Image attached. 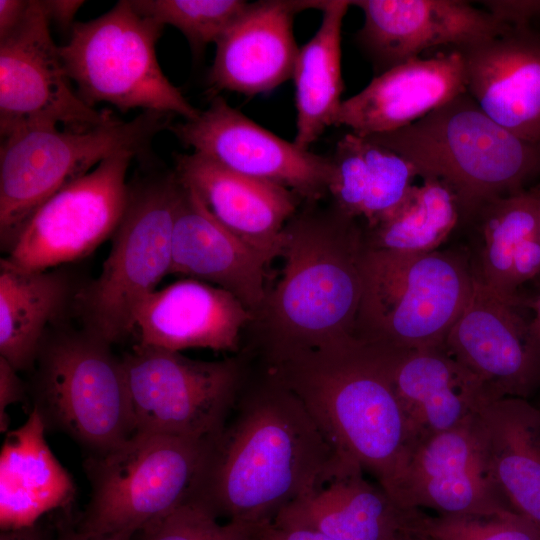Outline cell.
Returning <instances> with one entry per match:
<instances>
[{
    "mask_svg": "<svg viewBox=\"0 0 540 540\" xmlns=\"http://www.w3.org/2000/svg\"><path fill=\"white\" fill-rule=\"evenodd\" d=\"M131 4L140 15L177 28L196 56L216 44L249 5L242 0H131Z\"/></svg>",
    "mask_w": 540,
    "mask_h": 540,
    "instance_id": "1f68e13d",
    "label": "cell"
},
{
    "mask_svg": "<svg viewBox=\"0 0 540 540\" xmlns=\"http://www.w3.org/2000/svg\"><path fill=\"white\" fill-rule=\"evenodd\" d=\"M213 440L134 432L92 454L84 463L90 500L74 529L83 536L135 534L192 500Z\"/></svg>",
    "mask_w": 540,
    "mask_h": 540,
    "instance_id": "52a82bcc",
    "label": "cell"
},
{
    "mask_svg": "<svg viewBox=\"0 0 540 540\" xmlns=\"http://www.w3.org/2000/svg\"><path fill=\"white\" fill-rule=\"evenodd\" d=\"M361 137V136H360ZM368 168V195L362 220L368 227L393 210L419 176L405 157L369 137H361Z\"/></svg>",
    "mask_w": 540,
    "mask_h": 540,
    "instance_id": "d6a6232c",
    "label": "cell"
},
{
    "mask_svg": "<svg viewBox=\"0 0 540 540\" xmlns=\"http://www.w3.org/2000/svg\"><path fill=\"white\" fill-rule=\"evenodd\" d=\"M465 92L464 64L457 50L418 57L376 75L343 100L334 126L348 127L361 137L393 132Z\"/></svg>",
    "mask_w": 540,
    "mask_h": 540,
    "instance_id": "7402d4cb",
    "label": "cell"
},
{
    "mask_svg": "<svg viewBox=\"0 0 540 540\" xmlns=\"http://www.w3.org/2000/svg\"><path fill=\"white\" fill-rule=\"evenodd\" d=\"M477 417L416 444L398 485L399 504L439 515L511 511L489 474Z\"/></svg>",
    "mask_w": 540,
    "mask_h": 540,
    "instance_id": "e0dca14e",
    "label": "cell"
},
{
    "mask_svg": "<svg viewBox=\"0 0 540 540\" xmlns=\"http://www.w3.org/2000/svg\"><path fill=\"white\" fill-rule=\"evenodd\" d=\"M351 5L363 12L356 39L376 75L423 51L457 49L510 28L464 0H357Z\"/></svg>",
    "mask_w": 540,
    "mask_h": 540,
    "instance_id": "9a60e30c",
    "label": "cell"
},
{
    "mask_svg": "<svg viewBox=\"0 0 540 540\" xmlns=\"http://www.w3.org/2000/svg\"><path fill=\"white\" fill-rule=\"evenodd\" d=\"M526 308L530 309V328L533 335L540 342V292L533 297H526Z\"/></svg>",
    "mask_w": 540,
    "mask_h": 540,
    "instance_id": "ee69618b",
    "label": "cell"
},
{
    "mask_svg": "<svg viewBox=\"0 0 540 540\" xmlns=\"http://www.w3.org/2000/svg\"><path fill=\"white\" fill-rule=\"evenodd\" d=\"M321 1L267 0L249 3L216 43L210 87L247 96L269 92L293 76L299 48L294 15Z\"/></svg>",
    "mask_w": 540,
    "mask_h": 540,
    "instance_id": "44dd1931",
    "label": "cell"
},
{
    "mask_svg": "<svg viewBox=\"0 0 540 540\" xmlns=\"http://www.w3.org/2000/svg\"><path fill=\"white\" fill-rule=\"evenodd\" d=\"M183 185L165 173L135 182L99 276L75 291L83 329L112 345L135 329L142 302L170 274L172 236Z\"/></svg>",
    "mask_w": 540,
    "mask_h": 540,
    "instance_id": "8992f818",
    "label": "cell"
},
{
    "mask_svg": "<svg viewBox=\"0 0 540 540\" xmlns=\"http://www.w3.org/2000/svg\"><path fill=\"white\" fill-rule=\"evenodd\" d=\"M522 309L474 280L472 295L445 340L446 350L479 377L495 399H528L540 388V342Z\"/></svg>",
    "mask_w": 540,
    "mask_h": 540,
    "instance_id": "2e32d148",
    "label": "cell"
},
{
    "mask_svg": "<svg viewBox=\"0 0 540 540\" xmlns=\"http://www.w3.org/2000/svg\"><path fill=\"white\" fill-rule=\"evenodd\" d=\"M9 362L0 357V429L6 432L9 420L6 409L21 401L25 396V386Z\"/></svg>",
    "mask_w": 540,
    "mask_h": 540,
    "instance_id": "74e56055",
    "label": "cell"
},
{
    "mask_svg": "<svg viewBox=\"0 0 540 540\" xmlns=\"http://www.w3.org/2000/svg\"><path fill=\"white\" fill-rule=\"evenodd\" d=\"M132 152L112 155L59 190L28 219L4 263L45 271L81 259L112 237L125 212Z\"/></svg>",
    "mask_w": 540,
    "mask_h": 540,
    "instance_id": "7c38bea8",
    "label": "cell"
},
{
    "mask_svg": "<svg viewBox=\"0 0 540 540\" xmlns=\"http://www.w3.org/2000/svg\"><path fill=\"white\" fill-rule=\"evenodd\" d=\"M380 352L415 446L474 418L497 400L481 379L444 345L401 353Z\"/></svg>",
    "mask_w": 540,
    "mask_h": 540,
    "instance_id": "cb8c5ba5",
    "label": "cell"
},
{
    "mask_svg": "<svg viewBox=\"0 0 540 540\" xmlns=\"http://www.w3.org/2000/svg\"><path fill=\"white\" fill-rule=\"evenodd\" d=\"M491 479L508 508L540 530V409L503 397L478 414Z\"/></svg>",
    "mask_w": 540,
    "mask_h": 540,
    "instance_id": "4316f807",
    "label": "cell"
},
{
    "mask_svg": "<svg viewBox=\"0 0 540 540\" xmlns=\"http://www.w3.org/2000/svg\"><path fill=\"white\" fill-rule=\"evenodd\" d=\"M466 92L492 120L519 138L540 142V31L509 28L455 49Z\"/></svg>",
    "mask_w": 540,
    "mask_h": 540,
    "instance_id": "d6986e66",
    "label": "cell"
},
{
    "mask_svg": "<svg viewBox=\"0 0 540 540\" xmlns=\"http://www.w3.org/2000/svg\"><path fill=\"white\" fill-rule=\"evenodd\" d=\"M181 143L234 172L281 185L302 201L326 197L331 157L299 148L261 127L221 96L189 120L168 127Z\"/></svg>",
    "mask_w": 540,
    "mask_h": 540,
    "instance_id": "5bb4252c",
    "label": "cell"
},
{
    "mask_svg": "<svg viewBox=\"0 0 540 540\" xmlns=\"http://www.w3.org/2000/svg\"><path fill=\"white\" fill-rule=\"evenodd\" d=\"M257 540H336L320 531L292 526H279L272 522L261 525Z\"/></svg>",
    "mask_w": 540,
    "mask_h": 540,
    "instance_id": "f35d334b",
    "label": "cell"
},
{
    "mask_svg": "<svg viewBox=\"0 0 540 540\" xmlns=\"http://www.w3.org/2000/svg\"><path fill=\"white\" fill-rule=\"evenodd\" d=\"M35 366L34 407L47 428L93 454L135 432L122 361L110 344L85 329H58L47 334Z\"/></svg>",
    "mask_w": 540,
    "mask_h": 540,
    "instance_id": "30bf717a",
    "label": "cell"
},
{
    "mask_svg": "<svg viewBox=\"0 0 540 540\" xmlns=\"http://www.w3.org/2000/svg\"><path fill=\"white\" fill-rule=\"evenodd\" d=\"M71 83L42 2L29 0L19 23L0 37L1 138L37 125L85 131L115 117L83 101Z\"/></svg>",
    "mask_w": 540,
    "mask_h": 540,
    "instance_id": "4fadbf2b",
    "label": "cell"
},
{
    "mask_svg": "<svg viewBox=\"0 0 540 540\" xmlns=\"http://www.w3.org/2000/svg\"><path fill=\"white\" fill-rule=\"evenodd\" d=\"M253 315L232 293L185 278L156 289L135 317L138 344L170 351L204 348L238 354Z\"/></svg>",
    "mask_w": 540,
    "mask_h": 540,
    "instance_id": "ffe728a7",
    "label": "cell"
},
{
    "mask_svg": "<svg viewBox=\"0 0 540 540\" xmlns=\"http://www.w3.org/2000/svg\"><path fill=\"white\" fill-rule=\"evenodd\" d=\"M44 12L49 22L55 23L69 32L76 23L75 16L80 7L85 3L82 0H45L41 1Z\"/></svg>",
    "mask_w": 540,
    "mask_h": 540,
    "instance_id": "ab89813d",
    "label": "cell"
},
{
    "mask_svg": "<svg viewBox=\"0 0 540 540\" xmlns=\"http://www.w3.org/2000/svg\"><path fill=\"white\" fill-rule=\"evenodd\" d=\"M28 4L29 0L0 1V37L5 36L19 23Z\"/></svg>",
    "mask_w": 540,
    "mask_h": 540,
    "instance_id": "60d3db41",
    "label": "cell"
},
{
    "mask_svg": "<svg viewBox=\"0 0 540 540\" xmlns=\"http://www.w3.org/2000/svg\"><path fill=\"white\" fill-rule=\"evenodd\" d=\"M134 533L123 531L100 536H83L76 532L74 528L62 529L63 540H132Z\"/></svg>",
    "mask_w": 540,
    "mask_h": 540,
    "instance_id": "7bdbcfd3",
    "label": "cell"
},
{
    "mask_svg": "<svg viewBox=\"0 0 540 540\" xmlns=\"http://www.w3.org/2000/svg\"><path fill=\"white\" fill-rule=\"evenodd\" d=\"M461 222L455 193L442 180L423 177L404 199L371 226L363 225L369 249L406 253L438 250Z\"/></svg>",
    "mask_w": 540,
    "mask_h": 540,
    "instance_id": "4dcf8cb0",
    "label": "cell"
},
{
    "mask_svg": "<svg viewBox=\"0 0 540 540\" xmlns=\"http://www.w3.org/2000/svg\"><path fill=\"white\" fill-rule=\"evenodd\" d=\"M495 19L510 28L531 26L540 17V0H487L480 1Z\"/></svg>",
    "mask_w": 540,
    "mask_h": 540,
    "instance_id": "8d00e7d4",
    "label": "cell"
},
{
    "mask_svg": "<svg viewBox=\"0 0 540 540\" xmlns=\"http://www.w3.org/2000/svg\"><path fill=\"white\" fill-rule=\"evenodd\" d=\"M164 25L140 15L131 0H120L101 16L76 22L60 55L80 98L90 106L108 103L121 112L200 114L164 75L156 44Z\"/></svg>",
    "mask_w": 540,
    "mask_h": 540,
    "instance_id": "9c48e42d",
    "label": "cell"
},
{
    "mask_svg": "<svg viewBox=\"0 0 540 540\" xmlns=\"http://www.w3.org/2000/svg\"><path fill=\"white\" fill-rule=\"evenodd\" d=\"M423 540H540V530L512 511L492 515H435L424 513Z\"/></svg>",
    "mask_w": 540,
    "mask_h": 540,
    "instance_id": "e575fe53",
    "label": "cell"
},
{
    "mask_svg": "<svg viewBox=\"0 0 540 540\" xmlns=\"http://www.w3.org/2000/svg\"><path fill=\"white\" fill-rule=\"evenodd\" d=\"M419 540H423V538L419 539Z\"/></svg>",
    "mask_w": 540,
    "mask_h": 540,
    "instance_id": "bcb514c9",
    "label": "cell"
},
{
    "mask_svg": "<svg viewBox=\"0 0 540 540\" xmlns=\"http://www.w3.org/2000/svg\"><path fill=\"white\" fill-rule=\"evenodd\" d=\"M349 6L348 0L322 1L319 29L299 48L292 76L297 110L293 142L303 150L334 125L343 102L341 31Z\"/></svg>",
    "mask_w": 540,
    "mask_h": 540,
    "instance_id": "f546056e",
    "label": "cell"
},
{
    "mask_svg": "<svg viewBox=\"0 0 540 540\" xmlns=\"http://www.w3.org/2000/svg\"><path fill=\"white\" fill-rule=\"evenodd\" d=\"M74 295L64 271H24L0 262V357L17 371L35 367L48 326Z\"/></svg>",
    "mask_w": 540,
    "mask_h": 540,
    "instance_id": "f1b7e54d",
    "label": "cell"
},
{
    "mask_svg": "<svg viewBox=\"0 0 540 540\" xmlns=\"http://www.w3.org/2000/svg\"><path fill=\"white\" fill-rule=\"evenodd\" d=\"M175 173L230 232L269 263L282 253V231L302 201L291 190L229 170L198 153L176 156Z\"/></svg>",
    "mask_w": 540,
    "mask_h": 540,
    "instance_id": "603a6c76",
    "label": "cell"
},
{
    "mask_svg": "<svg viewBox=\"0 0 540 540\" xmlns=\"http://www.w3.org/2000/svg\"><path fill=\"white\" fill-rule=\"evenodd\" d=\"M182 185L170 274L218 286L237 297L254 315L266 298L269 261L223 226L192 188Z\"/></svg>",
    "mask_w": 540,
    "mask_h": 540,
    "instance_id": "d4e9b609",
    "label": "cell"
},
{
    "mask_svg": "<svg viewBox=\"0 0 540 540\" xmlns=\"http://www.w3.org/2000/svg\"><path fill=\"white\" fill-rule=\"evenodd\" d=\"M354 338L383 352L443 346L474 288L468 253L366 247Z\"/></svg>",
    "mask_w": 540,
    "mask_h": 540,
    "instance_id": "5b68a950",
    "label": "cell"
},
{
    "mask_svg": "<svg viewBox=\"0 0 540 540\" xmlns=\"http://www.w3.org/2000/svg\"><path fill=\"white\" fill-rule=\"evenodd\" d=\"M305 202L282 231L284 266L242 336V353L270 364L354 338L366 249L363 224Z\"/></svg>",
    "mask_w": 540,
    "mask_h": 540,
    "instance_id": "7a4b0ae2",
    "label": "cell"
},
{
    "mask_svg": "<svg viewBox=\"0 0 540 540\" xmlns=\"http://www.w3.org/2000/svg\"><path fill=\"white\" fill-rule=\"evenodd\" d=\"M475 229L468 254L476 283L526 308L520 288L540 279V197L537 185L485 203L467 222Z\"/></svg>",
    "mask_w": 540,
    "mask_h": 540,
    "instance_id": "484cf974",
    "label": "cell"
},
{
    "mask_svg": "<svg viewBox=\"0 0 540 540\" xmlns=\"http://www.w3.org/2000/svg\"><path fill=\"white\" fill-rule=\"evenodd\" d=\"M135 432L213 440L250 369L243 353L217 361L136 344L121 358Z\"/></svg>",
    "mask_w": 540,
    "mask_h": 540,
    "instance_id": "8fae6325",
    "label": "cell"
},
{
    "mask_svg": "<svg viewBox=\"0 0 540 540\" xmlns=\"http://www.w3.org/2000/svg\"><path fill=\"white\" fill-rule=\"evenodd\" d=\"M330 157L328 194L332 204L343 214L362 219L368 195V168L361 137L351 132L345 134Z\"/></svg>",
    "mask_w": 540,
    "mask_h": 540,
    "instance_id": "d590c367",
    "label": "cell"
},
{
    "mask_svg": "<svg viewBox=\"0 0 540 540\" xmlns=\"http://www.w3.org/2000/svg\"><path fill=\"white\" fill-rule=\"evenodd\" d=\"M337 457L301 400L250 361L193 499L219 519L260 527L315 487Z\"/></svg>",
    "mask_w": 540,
    "mask_h": 540,
    "instance_id": "6da1fadb",
    "label": "cell"
},
{
    "mask_svg": "<svg viewBox=\"0 0 540 540\" xmlns=\"http://www.w3.org/2000/svg\"><path fill=\"white\" fill-rule=\"evenodd\" d=\"M259 527L220 523L206 506L192 499L137 531L136 540H257Z\"/></svg>",
    "mask_w": 540,
    "mask_h": 540,
    "instance_id": "836d02e7",
    "label": "cell"
},
{
    "mask_svg": "<svg viewBox=\"0 0 540 540\" xmlns=\"http://www.w3.org/2000/svg\"><path fill=\"white\" fill-rule=\"evenodd\" d=\"M170 116L142 111L129 121L116 116L85 131L53 125L19 128L1 138L0 240L7 253L33 213L50 197L120 152L143 156Z\"/></svg>",
    "mask_w": 540,
    "mask_h": 540,
    "instance_id": "ba28073f",
    "label": "cell"
},
{
    "mask_svg": "<svg viewBox=\"0 0 540 540\" xmlns=\"http://www.w3.org/2000/svg\"><path fill=\"white\" fill-rule=\"evenodd\" d=\"M538 191H539V197H540V184L537 185ZM540 281V279H538Z\"/></svg>",
    "mask_w": 540,
    "mask_h": 540,
    "instance_id": "f6af8a7d",
    "label": "cell"
},
{
    "mask_svg": "<svg viewBox=\"0 0 540 540\" xmlns=\"http://www.w3.org/2000/svg\"><path fill=\"white\" fill-rule=\"evenodd\" d=\"M256 364L301 400L339 455L396 500L415 442L382 352L352 340Z\"/></svg>",
    "mask_w": 540,
    "mask_h": 540,
    "instance_id": "3957f363",
    "label": "cell"
},
{
    "mask_svg": "<svg viewBox=\"0 0 540 540\" xmlns=\"http://www.w3.org/2000/svg\"><path fill=\"white\" fill-rule=\"evenodd\" d=\"M366 137L409 160L420 178L445 182L457 197L460 223L540 177V142L525 141L496 123L467 92L407 127Z\"/></svg>",
    "mask_w": 540,
    "mask_h": 540,
    "instance_id": "277c9868",
    "label": "cell"
},
{
    "mask_svg": "<svg viewBox=\"0 0 540 540\" xmlns=\"http://www.w3.org/2000/svg\"><path fill=\"white\" fill-rule=\"evenodd\" d=\"M46 429L33 407L26 422L6 434L0 453L1 531L33 526L73 498V480L50 450Z\"/></svg>",
    "mask_w": 540,
    "mask_h": 540,
    "instance_id": "83f0119b",
    "label": "cell"
},
{
    "mask_svg": "<svg viewBox=\"0 0 540 540\" xmlns=\"http://www.w3.org/2000/svg\"><path fill=\"white\" fill-rule=\"evenodd\" d=\"M0 540H63L62 530L52 534L39 523L19 529L1 531Z\"/></svg>",
    "mask_w": 540,
    "mask_h": 540,
    "instance_id": "b9f144b4",
    "label": "cell"
},
{
    "mask_svg": "<svg viewBox=\"0 0 540 540\" xmlns=\"http://www.w3.org/2000/svg\"><path fill=\"white\" fill-rule=\"evenodd\" d=\"M423 515L403 507L367 480L358 464L338 455L322 480L271 522L314 529L336 540H419Z\"/></svg>",
    "mask_w": 540,
    "mask_h": 540,
    "instance_id": "ac0fdd59",
    "label": "cell"
}]
</instances>
